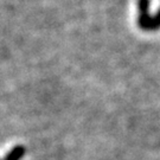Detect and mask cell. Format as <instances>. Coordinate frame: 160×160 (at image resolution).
<instances>
[{
  "mask_svg": "<svg viewBox=\"0 0 160 160\" xmlns=\"http://www.w3.org/2000/svg\"><path fill=\"white\" fill-rule=\"evenodd\" d=\"M138 25L143 31H151L152 16L149 14V0H138Z\"/></svg>",
  "mask_w": 160,
  "mask_h": 160,
  "instance_id": "obj_1",
  "label": "cell"
},
{
  "mask_svg": "<svg viewBox=\"0 0 160 160\" xmlns=\"http://www.w3.org/2000/svg\"><path fill=\"white\" fill-rule=\"evenodd\" d=\"M25 155V147L22 145H18L7 153L4 160H20Z\"/></svg>",
  "mask_w": 160,
  "mask_h": 160,
  "instance_id": "obj_2",
  "label": "cell"
},
{
  "mask_svg": "<svg viewBox=\"0 0 160 160\" xmlns=\"http://www.w3.org/2000/svg\"><path fill=\"white\" fill-rule=\"evenodd\" d=\"M160 29V10L152 17V23H151V31H157Z\"/></svg>",
  "mask_w": 160,
  "mask_h": 160,
  "instance_id": "obj_3",
  "label": "cell"
}]
</instances>
